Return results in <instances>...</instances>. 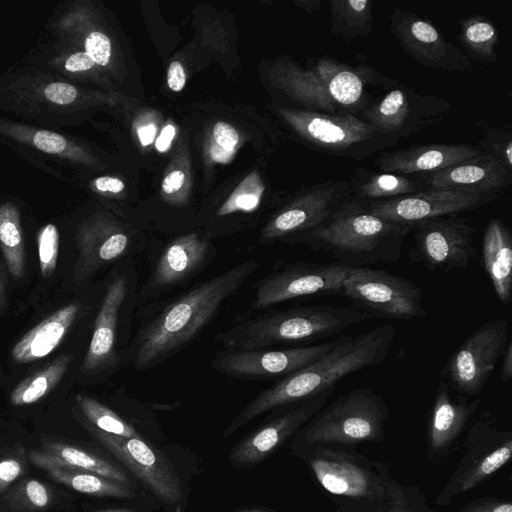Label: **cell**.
<instances>
[{
	"label": "cell",
	"mask_w": 512,
	"mask_h": 512,
	"mask_svg": "<svg viewBox=\"0 0 512 512\" xmlns=\"http://www.w3.org/2000/svg\"><path fill=\"white\" fill-rule=\"evenodd\" d=\"M395 334L394 325L385 324L355 337H341L332 350L314 363L260 392L231 421L224 435L232 434L264 412L335 389L336 383L344 377L378 365L387 358Z\"/></svg>",
	"instance_id": "cell-1"
},
{
	"label": "cell",
	"mask_w": 512,
	"mask_h": 512,
	"mask_svg": "<svg viewBox=\"0 0 512 512\" xmlns=\"http://www.w3.org/2000/svg\"><path fill=\"white\" fill-rule=\"evenodd\" d=\"M258 266L253 260L242 262L202 282L169 304L142 331L136 345L135 367L148 368L188 344Z\"/></svg>",
	"instance_id": "cell-2"
},
{
	"label": "cell",
	"mask_w": 512,
	"mask_h": 512,
	"mask_svg": "<svg viewBox=\"0 0 512 512\" xmlns=\"http://www.w3.org/2000/svg\"><path fill=\"white\" fill-rule=\"evenodd\" d=\"M412 225L372 214L366 202L349 198L320 226L295 240L350 268L397 262Z\"/></svg>",
	"instance_id": "cell-3"
},
{
	"label": "cell",
	"mask_w": 512,
	"mask_h": 512,
	"mask_svg": "<svg viewBox=\"0 0 512 512\" xmlns=\"http://www.w3.org/2000/svg\"><path fill=\"white\" fill-rule=\"evenodd\" d=\"M93 95L48 70L23 63L0 76V114L61 130L80 123Z\"/></svg>",
	"instance_id": "cell-4"
},
{
	"label": "cell",
	"mask_w": 512,
	"mask_h": 512,
	"mask_svg": "<svg viewBox=\"0 0 512 512\" xmlns=\"http://www.w3.org/2000/svg\"><path fill=\"white\" fill-rule=\"evenodd\" d=\"M372 317L352 306L311 305L242 321L216 337L231 350H258L326 338Z\"/></svg>",
	"instance_id": "cell-5"
},
{
	"label": "cell",
	"mask_w": 512,
	"mask_h": 512,
	"mask_svg": "<svg viewBox=\"0 0 512 512\" xmlns=\"http://www.w3.org/2000/svg\"><path fill=\"white\" fill-rule=\"evenodd\" d=\"M287 119L297 134L321 153L364 160L397 144L394 135L382 133L357 115H330L293 111Z\"/></svg>",
	"instance_id": "cell-6"
},
{
	"label": "cell",
	"mask_w": 512,
	"mask_h": 512,
	"mask_svg": "<svg viewBox=\"0 0 512 512\" xmlns=\"http://www.w3.org/2000/svg\"><path fill=\"white\" fill-rule=\"evenodd\" d=\"M342 296L372 318L407 321L427 316L422 289L382 269L351 268L342 283Z\"/></svg>",
	"instance_id": "cell-7"
},
{
	"label": "cell",
	"mask_w": 512,
	"mask_h": 512,
	"mask_svg": "<svg viewBox=\"0 0 512 512\" xmlns=\"http://www.w3.org/2000/svg\"><path fill=\"white\" fill-rule=\"evenodd\" d=\"M0 143L36 168L62 181L52 164L78 171L92 168L96 159L88 145L61 130L35 126L0 114Z\"/></svg>",
	"instance_id": "cell-8"
},
{
	"label": "cell",
	"mask_w": 512,
	"mask_h": 512,
	"mask_svg": "<svg viewBox=\"0 0 512 512\" xmlns=\"http://www.w3.org/2000/svg\"><path fill=\"white\" fill-rule=\"evenodd\" d=\"M388 410L371 388L354 389L321 411L305 431L309 443H356L376 441Z\"/></svg>",
	"instance_id": "cell-9"
},
{
	"label": "cell",
	"mask_w": 512,
	"mask_h": 512,
	"mask_svg": "<svg viewBox=\"0 0 512 512\" xmlns=\"http://www.w3.org/2000/svg\"><path fill=\"white\" fill-rule=\"evenodd\" d=\"M508 329L505 318L478 327L450 356L441 371V380L461 397L479 394L509 342Z\"/></svg>",
	"instance_id": "cell-10"
},
{
	"label": "cell",
	"mask_w": 512,
	"mask_h": 512,
	"mask_svg": "<svg viewBox=\"0 0 512 512\" xmlns=\"http://www.w3.org/2000/svg\"><path fill=\"white\" fill-rule=\"evenodd\" d=\"M411 232L409 257L429 271L467 269L477 255L476 229L457 214L420 221Z\"/></svg>",
	"instance_id": "cell-11"
},
{
	"label": "cell",
	"mask_w": 512,
	"mask_h": 512,
	"mask_svg": "<svg viewBox=\"0 0 512 512\" xmlns=\"http://www.w3.org/2000/svg\"><path fill=\"white\" fill-rule=\"evenodd\" d=\"M451 103L443 96L424 95L402 84L389 90L360 113L378 131L408 138L442 121Z\"/></svg>",
	"instance_id": "cell-12"
},
{
	"label": "cell",
	"mask_w": 512,
	"mask_h": 512,
	"mask_svg": "<svg viewBox=\"0 0 512 512\" xmlns=\"http://www.w3.org/2000/svg\"><path fill=\"white\" fill-rule=\"evenodd\" d=\"M350 267L338 262H296L270 274L256 285L254 309L306 296L341 295Z\"/></svg>",
	"instance_id": "cell-13"
},
{
	"label": "cell",
	"mask_w": 512,
	"mask_h": 512,
	"mask_svg": "<svg viewBox=\"0 0 512 512\" xmlns=\"http://www.w3.org/2000/svg\"><path fill=\"white\" fill-rule=\"evenodd\" d=\"M86 429L162 502L179 507L183 491L170 462L141 436L124 438L98 430L89 423Z\"/></svg>",
	"instance_id": "cell-14"
},
{
	"label": "cell",
	"mask_w": 512,
	"mask_h": 512,
	"mask_svg": "<svg viewBox=\"0 0 512 512\" xmlns=\"http://www.w3.org/2000/svg\"><path fill=\"white\" fill-rule=\"evenodd\" d=\"M389 25L402 50L420 65L451 73H463L472 68L464 52L429 20L394 6Z\"/></svg>",
	"instance_id": "cell-15"
},
{
	"label": "cell",
	"mask_w": 512,
	"mask_h": 512,
	"mask_svg": "<svg viewBox=\"0 0 512 512\" xmlns=\"http://www.w3.org/2000/svg\"><path fill=\"white\" fill-rule=\"evenodd\" d=\"M501 194L428 188L388 200L365 202L372 214L413 226L423 220L476 209L496 201Z\"/></svg>",
	"instance_id": "cell-16"
},
{
	"label": "cell",
	"mask_w": 512,
	"mask_h": 512,
	"mask_svg": "<svg viewBox=\"0 0 512 512\" xmlns=\"http://www.w3.org/2000/svg\"><path fill=\"white\" fill-rule=\"evenodd\" d=\"M340 339L277 350H232L220 353L212 365L218 371L232 377L283 378L314 363L332 350Z\"/></svg>",
	"instance_id": "cell-17"
},
{
	"label": "cell",
	"mask_w": 512,
	"mask_h": 512,
	"mask_svg": "<svg viewBox=\"0 0 512 512\" xmlns=\"http://www.w3.org/2000/svg\"><path fill=\"white\" fill-rule=\"evenodd\" d=\"M348 181L327 180L306 189L265 228L264 238L273 240L310 231L325 222L351 198Z\"/></svg>",
	"instance_id": "cell-18"
},
{
	"label": "cell",
	"mask_w": 512,
	"mask_h": 512,
	"mask_svg": "<svg viewBox=\"0 0 512 512\" xmlns=\"http://www.w3.org/2000/svg\"><path fill=\"white\" fill-rule=\"evenodd\" d=\"M333 391L334 389H330L302 400L300 405L247 436L232 450L230 454L231 463L237 467H249L264 460L315 415Z\"/></svg>",
	"instance_id": "cell-19"
},
{
	"label": "cell",
	"mask_w": 512,
	"mask_h": 512,
	"mask_svg": "<svg viewBox=\"0 0 512 512\" xmlns=\"http://www.w3.org/2000/svg\"><path fill=\"white\" fill-rule=\"evenodd\" d=\"M78 257L72 278L81 283L105 264L121 257L129 243L127 234L101 216L82 219L75 227Z\"/></svg>",
	"instance_id": "cell-20"
},
{
	"label": "cell",
	"mask_w": 512,
	"mask_h": 512,
	"mask_svg": "<svg viewBox=\"0 0 512 512\" xmlns=\"http://www.w3.org/2000/svg\"><path fill=\"white\" fill-rule=\"evenodd\" d=\"M481 154L477 146L469 143L428 144L379 152L373 164L380 171L408 176L441 171Z\"/></svg>",
	"instance_id": "cell-21"
},
{
	"label": "cell",
	"mask_w": 512,
	"mask_h": 512,
	"mask_svg": "<svg viewBox=\"0 0 512 512\" xmlns=\"http://www.w3.org/2000/svg\"><path fill=\"white\" fill-rule=\"evenodd\" d=\"M127 290V280L123 275L114 277L107 285L82 363L84 373L94 374L115 365L118 314Z\"/></svg>",
	"instance_id": "cell-22"
},
{
	"label": "cell",
	"mask_w": 512,
	"mask_h": 512,
	"mask_svg": "<svg viewBox=\"0 0 512 512\" xmlns=\"http://www.w3.org/2000/svg\"><path fill=\"white\" fill-rule=\"evenodd\" d=\"M429 189H459L479 193H502L512 182V173L495 159L481 154L441 171L424 174Z\"/></svg>",
	"instance_id": "cell-23"
},
{
	"label": "cell",
	"mask_w": 512,
	"mask_h": 512,
	"mask_svg": "<svg viewBox=\"0 0 512 512\" xmlns=\"http://www.w3.org/2000/svg\"><path fill=\"white\" fill-rule=\"evenodd\" d=\"M33 465L44 470L54 481L80 493L96 497L132 498V486L101 475L75 468L44 451H30Z\"/></svg>",
	"instance_id": "cell-24"
},
{
	"label": "cell",
	"mask_w": 512,
	"mask_h": 512,
	"mask_svg": "<svg viewBox=\"0 0 512 512\" xmlns=\"http://www.w3.org/2000/svg\"><path fill=\"white\" fill-rule=\"evenodd\" d=\"M313 472L328 492L348 497H378L381 488L364 468L341 457L319 455L311 460Z\"/></svg>",
	"instance_id": "cell-25"
},
{
	"label": "cell",
	"mask_w": 512,
	"mask_h": 512,
	"mask_svg": "<svg viewBox=\"0 0 512 512\" xmlns=\"http://www.w3.org/2000/svg\"><path fill=\"white\" fill-rule=\"evenodd\" d=\"M483 263L495 294L503 304L512 297V235L500 219L492 218L483 237Z\"/></svg>",
	"instance_id": "cell-26"
},
{
	"label": "cell",
	"mask_w": 512,
	"mask_h": 512,
	"mask_svg": "<svg viewBox=\"0 0 512 512\" xmlns=\"http://www.w3.org/2000/svg\"><path fill=\"white\" fill-rule=\"evenodd\" d=\"M78 312L79 305L70 303L49 315L14 345L13 360L25 364L49 355L63 340Z\"/></svg>",
	"instance_id": "cell-27"
},
{
	"label": "cell",
	"mask_w": 512,
	"mask_h": 512,
	"mask_svg": "<svg viewBox=\"0 0 512 512\" xmlns=\"http://www.w3.org/2000/svg\"><path fill=\"white\" fill-rule=\"evenodd\" d=\"M208 252L205 240L196 234L181 236L168 245L161 254L151 282L156 287L173 285L190 275Z\"/></svg>",
	"instance_id": "cell-28"
},
{
	"label": "cell",
	"mask_w": 512,
	"mask_h": 512,
	"mask_svg": "<svg viewBox=\"0 0 512 512\" xmlns=\"http://www.w3.org/2000/svg\"><path fill=\"white\" fill-rule=\"evenodd\" d=\"M450 392L447 384L440 380L429 426L430 443L435 450L452 442L479 404V399L471 404L458 403L452 399Z\"/></svg>",
	"instance_id": "cell-29"
},
{
	"label": "cell",
	"mask_w": 512,
	"mask_h": 512,
	"mask_svg": "<svg viewBox=\"0 0 512 512\" xmlns=\"http://www.w3.org/2000/svg\"><path fill=\"white\" fill-rule=\"evenodd\" d=\"M353 198L370 201L388 200L419 191L418 183L408 176L357 167L348 181Z\"/></svg>",
	"instance_id": "cell-30"
},
{
	"label": "cell",
	"mask_w": 512,
	"mask_h": 512,
	"mask_svg": "<svg viewBox=\"0 0 512 512\" xmlns=\"http://www.w3.org/2000/svg\"><path fill=\"white\" fill-rule=\"evenodd\" d=\"M43 451L75 468L132 485L128 475L111 460L88 449L50 436L41 437Z\"/></svg>",
	"instance_id": "cell-31"
},
{
	"label": "cell",
	"mask_w": 512,
	"mask_h": 512,
	"mask_svg": "<svg viewBox=\"0 0 512 512\" xmlns=\"http://www.w3.org/2000/svg\"><path fill=\"white\" fill-rule=\"evenodd\" d=\"M0 248L8 272L21 278L25 272L24 232L21 209L15 199L0 202Z\"/></svg>",
	"instance_id": "cell-32"
},
{
	"label": "cell",
	"mask_w": 512,
	"mask_h": 512,
	"mask_svg": "<svg viewBox=\"0 0 512 512\" xmlns=\"http://www.w3.org/2000/svg\"><path fill=\"white\" fill-rule=\"evenodd\" d=\"M457 36L464 54L471 60L493 64L497 61L499 33L493 22L484 15L475 14L458 20Z\"/></svg>",
	"instance_id": "cell-33"
},
{
	"label": "cell",
	"mask_w": 512,
	"mask_h": 512,
	"mask_svg": "<svg viewBox=\"0 0 512 512\" xmlns=\"http://www.w3.org/2000/svg\"><path fill=\"white\" fill-rule=\"evenodd\" d=\"M330 31L351 41L367 37L373 27L371 0H330Z\"/></svg>",
	"instance_id": "cell-34"
},
{
	"label": "cell",
	"mask_w": 512,
	"mask_h": 512,
	"mask_svg": "<svg viewBox=\"0 0 512 512\" xmlns=\"http://www.w3.org/2000/svg\"><path fill=\"white\" fill-rule=\"evenodd\" d=\"M72 360V354H62L42 369L23 379L11 392V403L15 406H22L42 399L60 382Z\"/></svg>",
	"instance_id": "cell-35"
},
{
	"label": "cell",
	"mask_w": 512,
	"mask_h": 512,
	"mask_svg": "<svg viewBox=\"0 0 512 512\" xmlns=\"http://www.w3.org/2000/svg\"><path fill=\"white\" fill-rule=\"evenodd\" d=\"M52 503V490L36 479L19 481L2 500L3 507L12 512H45Z\"/></svg>",
	"instance_id": "cell-36"
},
{
	"label": "cell",
	"mask_w": 512,
	"mask_h": 512,
	"mask_svg": "<svg viewBox=\"0 0 512 512\" xmlns=\"http://www.w3.org/2000/svg\"><path fill=\"white\" fill-rule=\"evenodd\" d=\"M76 402L89 424L98 430L124 438L140 436L131 424L94 398L77 395Z\"/></svg>",
	"instance_id": "cell-37"
},
{
	"label": "cell",
	"mask_w": 512,
	"mask_h": 512,
	"mask_svg": "<svg viewBox=\"0 0 512 512\" xmlns=\"http://www.w3.org/2000/svg\"><path fill=\"white\" fill-rule=\"evenodd\" d=\"M483 137L476 145L482 154L498 161L512 173V133L505 126L482 124Z\"/></svg>",
	"instance_id": "cell-38"
},
{
	"label": "cell",
	"mask_w": 512,
	"mask_h": 512,
	"mask_svg": "<svg viewBox=\"0 0 512 512\" xmlns=\"http://www.w3.org/2000/svg\"><path fill=\"white\" fill-rule=\"evenodd\" d=\"M511 452L512 443L508 440L506 443L486 455L463 477L460 485V491L465 492L473 489L480 482L499 470L509 461Z\"/></svg>",
	"instance_id": "cell-39"
},
{
	"label": "cell",
	"mask_w": 512,
	"mask_h": 512,
	"mask_svg": "<svg viewBox=\"0 0 512 512\" xmlns=\"http://www.w3.org/2000/svg\"><path fill=\"white\" fill-rule=\"evenodd\" d=\"M37 248L41 274L50 277L57 266L59 230L56 224L48 223L37 233Z\"/></svg>",
	"instance_id": "cell-40"
},
{
	"label": "cell",
	"mask_w": 512,
	"mask_h": 512,
	"mask_svg": "<svg viewBox=\"0 0 512 512\" xmlns=\"http://www.w3.org/2000/svg\"><path fill=\"white\" fill-rule=\"evenodd\" d=\"M25 467L26 462L22 451L0 458V493L24 473Z\"/></svg>",
	"instance_id": "cell-41"
},
{
	"label": "cell",
	"mask_w": 512,
	"mask_h": 512,
	"mask_svg": "<svg viewBox=\"0 0 512 512\" xmlns=\"http://www.w3.org/2000/svg\"><path fill=\"white\" fill-rule=\"evenodd\" d=\"M215 142L224 151L231 152L238 143V133L233 126L225 122H217L213 128Z\"/></svg>",
	"instance_id": "cell-42"
},
{
	"label": "cell",
	"mask_w": 512,
	"mask_h": 512,
	"mask_svg": "<svg viewBox=\"0 0 512 512\" xmlns=\"http://www.w3.org/2000/svg\"><path fill=\"white\" fill-rule=\"evenodd\" d=\"M91 190L100 194H118L124 190V183L112 176L102 175L90 180L87 184Z\"/></svg>",
	"instance_id": "cell-43"
},
{
	"label": "cell",
	"mask_w": 512,
	"mask_h": 512,
	"mask_svg": "<svg viewBox=\"0 0 512 512\" xmlns=\"http://www.w3.org/2000/svg\"><path fill=\"white\" fill-rule=\"evenodd\" d=\"M167 82L169 88L175 92H179L184 88L186 76L184 69L179 62L174 61L169 65Z\"/></svg>",
	"instance_id": "cell-44"
},
{
	"label": "cell",
	"mask_w": 512,
	"mask_h": 512,
	"mask_svg": "<svg viewBox=\"0 0 512 512\" xmlns=\"http://www.w3.org/2000/svg\"><path fill=\"white\" fill-rule=\"evenodd\" d=\"M259 199L255 194L243 193L238 195L228 207L223 209L224 213L234 210L252 211L257 207Z\"/></svg>",
	"instance_id": "cell-45"
},
{
	"label": "cell",
	"mask_w": 512,
	"mask_h": 512,
	"mask_svg": "<svg viewBox=\"0 0 512 512\" xmlns=\"http://www.w3.org/2000/svg\"><path fill=\"white\" fill-rule=\"evenodd\" d=\"M463 512H512L509 502L485 501L468 506Z\"/></svg>",
	"instance_id": "cell-46"
},
{
	"label": "cell",
	"mask_w": 512,
	"mask_h": 512,
	"mask_svg": "<svg viewBox=\"0 0 512 512\" xmlns=\"http://www.w3.org/2000/svg\"><path fill=\"white\" fill-rule=\"evenodd\" d=\"M185 174L181 170H174L169 173L162 182V190L171 194L178 191L184 184Z\"/></svg>",
	"instance_id": "cell-47"
},
{
	"label": "cell",
	"mask_w": 512,
	"mask_h": 512,
	"mask_svg": "<svg viewBox=\"0 0 512 512\" xmlns=\"http://www.w3.org/2000/svg\"><path fill=\"white\" fill-rule=\"evenodd\" d=\"M501 357L503 359L500 369V378L503 382H508L512 377V342L510 340Z\"/></svg>",
	"instance_id": "cell-48"
},
{
	"label": "cell",
	"mask_w": 512,
	"mask_h": 512,
	"mask_svg": "<svg viewBox=\"0 0 512 512\" xmlns=\"http://www.w3.org/2000/svg\"><path fill=\"white\" fill-rule=\"evenodd\" d=\"M175 136V128L172 125H167L160 133L159 137L156 140V148L160 152L166 151L171 141Z\"/></svg>",
	"instance_id": "cell-49"
},
{
	"label": "cell",
	"mask_w": 512,
	"mask_h": 512,
	"mask_svg": "<svg viewBox=\"0 0 512 512\" xmlns=\"http://www.w3.org/2000/svg\"><path fill=\"white\" fill-rule=\"evenodd\" d=\"M156 133V128L153 124H149L146 126H142L138 129V136L139 140L141 141L142 145L147 146L151 144L154 140Z\"/></svg>",
	"instance_id": "cell-50"
},
{
	"label": "cell",
	"mask_w": 512,
	"mask_h": 512,
	"mask_svg": "<svg viewBox=\"0 0 512 512\" xmlns=\"http://www.w3.org/2000/svg\"><path fill=\"white\" fill-rule=\"evenodd\" d=\"M7 304V278L2 263L0 262V311Z\"/></svg>",
	"instance_id": "cell-51"
},
{
	"label": "cell",
	"mask_w": 512,
	"mask_h": 512,
	"mask_svg": "<svg viewBox=\"0 0 512 512\" xmlns=\"http://www.w3.org/2000/svg\"><path fill=\"white\" fill-rule=\"evenodd\" d=\"M298 5H300L302 8L309 12H313L315 10H318L322 6L321 0H311V1H302L299 2Z\"/></svg>",
	"instance_id": "cell-52"
},
{
	"label": "cell",
	"mask_w": 512,
	"mask_h": 512,
	"mask_svg": "<svg viewBox=\"0 0 512 512\" xmlns=\"http://www.w3.org/2000/svg\"><path fill=\"white\" fill-rule=\"evenodd\" d=\"M94 512H139L136 509L132 508H114V509H105V510H98Z\"/></svg>",
	"instance_id": "cell-53"
},
{
	"label": "cell",
	"mask_w": 512,
	"mask_h": 512,
	"mask_svg": "<svg viewBox=\"0 0 512 512\" xmlns=\"http://www.w3.org/2000/svg\"><path fill=\"white\" fill-rule=\"evenodd\" d=\"M239 512H270V511L262 510V509H245V510H242Z\"/></svg>",
	"instance_id": "cell-54"
},
{
	"label": "cell",
	"mask_w": 512,
	"mask_h": 512,
	"mask_svg": "<svg viewBox=\"0 0 512 512\" xmlns=\"http://www.w3.org/2000/svg\"><path fill=\"white\" fill-rule=\"evenodd\" d=\"M399 512H403V511H399Z\"/></svg>",
	"instance_id": "cell-55"
}]
</instances>
